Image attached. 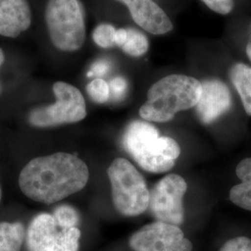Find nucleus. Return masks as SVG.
Instances as JSON below:
<instances>
[{"instance_id":"f257e3e1","label":"nucleus","mask_w":251,"mask_h":251,"mask_svg":"<svg viewBox=\"0 0 251 251\" xmlns=\"http://www.w3.org/2000/svg\"><path fill=\"white\" fill-rule=\"evenodd\" d=\"M90 177L86 163L67 152L34 158L23 169L19 185L27 198L52 204L77 193Z\"/></svg>"},{"instance_id":"f03ea898","label":"nucleus","mask_w":251,"mask_h":251,"mask_svg":"<svg viewBox=\"0 0 251 251\" xmlns=\"http://www.w3.org/2000/svg\"><path fill=\"white\" fill-rule=\"evenodd\" d=\"M201 90L202 84L195 77L185 75L165 76L148 90L140 116L147 121L169 122L180 111L197 106Z\"/></svg>"},{"instance_id":"7ed1b4c3","label":"nucleus","mask_w":251,"mask_h":251,"mask_svg":"<svg viewBox=\"0 0 251 251\" xmlns=\"http://www.w3.org/2000/svg\"><path fill=\"white\" fill-rule=\"evenodd\" d=\"M123 146L142 169L152 173L171 171L180 154L174 139L161 137L154 126L145 121H133L126 126Z\"/></svg>"},{"instance_id":"20e7f679","label":"nucleus","mask_w":251,"mask_h":251,"mask_svg":"<svg viewBox=\"0 0 251 251\" xmlns=\"http://www.w3.org/2000/svg\"><path fill=\"white\" fill-rule=\"evenodd\" d=\"M45 20L50 39L57 50L72 52L81 49L86 25L79 0H49Z\"/></svg>"},{"instance_id":"39448f33","label":"nucleus","mask_w":251,"mask_h":251,"mask_svg":"<svg viewBox=\"0 0 251 251\" xmlns=\"http://www.w3.org/2000/svg\"><path fill=\"white\" fill-rule=\"evenodd\" d=\"M114 206L122 215H141L149 207L150 192L143 175L125 158L118 157L107 171Z\"/></svg>"},{"instance_id":"423d86ee","label":"nucleus","mask_w":251,"mask_h":251,"mask_svg":"<svg viewBox=\"0 0 251 251\" xmlns=\"http://www.w3.org/2000/svg\"><path fill=\"white\" fill-rule=\"evenodd\" d=\"M56 101L52 105L36 108L29 116L31 125L48 127L72 124L83 120L87 116L86 102L80 91L65 82L54 83Z\"/></svg>"},{"instance_id":"0eeeda50","label":"nucleus","mask_w":251,"mask_h":251,"mask_svg":"<svg viewBox=\"0 0 251 251\" xmlns=\"http://www.w3.org/2000/svg\"><path fill=\"white\" fill-rule=\"evenodd\" d=\"M187 191L184 179L170 174L160 179L150 194L149 207L156 221L179 226L184 222L183 197Z\"/></svg>"},{"instance_id":"6e6552de","label":"nucleus","mask_w":251,"mask_h":251,"mask_svg":"<svg viewBox=\"0 0 251 251\" xmlns=\"http://www.w3.org/2000/svg\"><path fill=\"white\" fill-rule=\"evenodd\" d=\"M134 251H193V244L179 226L156 221L144 225L129 238Z\"/></svg>"},{"instance_id":"1a4fd4ad","label":"nucleus","mask_w":251,"mask_h":251,"mask_svg":"<svg viewBox=\"0 0 251 251\" xmlns=\"http://www.w3.org/2000/svg\"><path fill=\"white\" fill-rule=\"evenodd\" d=\"M201 84L197 113L202 123L210 124L230 110L232 96L227 85L220 79H209Z\"/></svg>"},{"instance_id":"9d476101","label":"nucleus","mask_w":251,"mask_h":251,"mask_svg":"<svg viewBox=\"0 0 251 251\" xmlns=\"http://www.w3.org/2000/svg\"><path fill=\"white\" fill-rule=\"evenodd\" d=\"M127 7L135 23L152 35H164L172 29L171 19L152 0H117Z\"/></svg>"},{"instance_id":"9b49d317","label":"nucleus","mask_w":251,"mask_h":251,"mask_svg":"<svg viewBox=\"0 0 251 251\" xmlns=\"http://www.w3.org/2000/svg\"><path fill=\"white\" fill-rule=\"evenodd\" d=\"M32 11L27 0H0V35L15 38L31 26Z\"/></svg>"},{"instance_id":"f8f14e48","label":"nucleus","mask_w":251,"mask_h":251,"mask_svg":"<svg viewBox=\"0 0 251 251\" xmlns=\"http://www.w3.org/2000/svg\"><path fill=\"white\" fill-rule=\"evenodd\" d=\"M58 227L54 216L48 213L36 216L27 232L28 251H47L58 232Z\"/></svg>"},{"instance_id":"ddd939ff","label":"nucleus","mask_w":251,"mask_h":251,"mask_svg":"<svg viewBox=\"0 0 251 251\" xmlns=\"http://www.w3.org/2000/svg\"><path fill=\"white\" fill-rule=\"evenodd\" d=\"M235 172L241 183L232 187L230 199L234 205L251 211V157L243 159Z\"/></svg>"},{"instance_id":"4468645a","label":"nucleus","mask_w":251,"mask_h":251,"mask_svg":"<svg viewBox=\"0 0 251 251\" xmlns=\"http://www.w3.org/2000/svg\"><path fill=\"white\" fill-rule=\"evenodd\" d=\"M231 82L238 92L243 106L251 117V67L242 63L233 64L229 71Z\"/></svg>"},{"instance_id":"2eb2a0df","label":"nucleus","mask_w":251,"mask_h":251,"mask_svg":"<svg viewBox=\"0 0 251 251\" xmlns=\"http://www.w3.org/2000/svg\"><path fill=\"white\" fill-rule=\"evenodd\" d=\"M21 223H0V251H20L25 239Z\"/></svg>"},{"instance_id":"dca6fc26","label":"nucleus","mask_w":251,"mask_h":251,"mask_svg":"<svg viewBox=\"0 0 251 251\" xmlns=\"http://www.w3.org/2000/svg\"><path fill=\"white\" fill-rule=\"evenodd\" d=\"M80 235V230L76 227L61 229L47 251H78Z\"/></svg>"},{"instance_id":"f3484780","label":"nucleus","mask_w":251,"mask_h":251,"mask_svg":"<svg viewBox=\"0 0 251 251\" xmlns=\"http://www.w3.org/2000/svg\"><path fill=\"white\" fill-rule=\"evenodd\" d=\"M121 49L124 52L132 57H140L147 52L149 42L143 33L134 29H127L126 40Z\"/></svg>"},{"instance_id":"a211bd4d","label":"nucleus","mask_w":251,"mask_h":251,"mask_svg":"<svg viewBox=\"0 0 251 251\" xmlns=\"http://www.w3.org/2000/svg\"><path fill=\"white\" fill-rule=\"evenodd\" d=\"M117 29L109 24H101L93 31L92 38L96 45L108 49L116 45Z\"/></svg>"},{"instance_id":"6ab92c4d","label":"nucleus","mask_w":251,"mask_h":251,"mask_svg":"<svg viewBox=\"0 0 251 251\" xmlns=\"http://www.w3.org/2000/svg\"><path fill=\"white\" fill-rule=\"evenodd\" d=\"M54 218L61 229H70L75 227L79 222V216L76 210L71 206L63 205L57 207L54 212Z\"/></svg>"},{"instance_id":"aec40b11","label":"nucleus","mask_w":251,"mask_h":251,"mask_svg":"<svg viewBox=\"0 0 251 251\" xmlns=\"http://www.w3.org/2000/svg\"><path fill=\"white\" fill-rule=\"evenodd\" d=\"M87 92L90 99L98 103H104L110 98L109 84L101 78L91 81L87 86Z\"/></svg>"},{"instance_id":"412c9836","label":"nucleus","mask_w":251,"mask_h":251,"mask_svg":"<svg viewBox=\"0 0 251 251\" xmlns=\"http://www.w3.org/2000/svg\"><path fill=\"white\" fill-rule=\"evenodd\" d=\"M220 251H251V239L239 236L228 240Z\"/></svg>"},{"instance_id":"4be33fe9","label":"nucleus","mask_w":251,"mask_h":251,"mask_svg":"<svg viewBox=\"0 0 251 251\" xmlns=\"http://www.w3.org/2000/svg\"><path fill=\"white\" fill-rule=\"evenodd\" d=\"M109 88L110 96H112V98L116 100H119L124 98L126 95V92L127 90V83L125 78L117 76L111 80L109 84Z\"/></svg>"},{"instance_id":"5701e85b","label":"nucleus","mask_w":251,"mask_h":251,"mask_svg":"<svg viewBox=\"0 0 251 251\" xmlns=\"http://www.w3.org/2000/svg\"><path fill=\"white\" fill-rule=\"evenodd\" d=\"M209 9L219 14H228L233 9V0H201Z\"/></svg>"},{"instance_id":"b1692460","label":"nucleus","mask_w":251,"mask_h":251,"mask_svg":"<svg viewBox=\"0 0 251 251\" xmlns=\"http://www.w3.org/2000/svg\"><path fill=\"white\" fill-rule=\"evenodd\" d=\"M109 70H110V63L105 60H100V61H97L92 65L91 70L88 74V75L89 76H93V75L102 76V75H106Z\"/></svg>"},{"instance_id":"393cba45","label":"nucleus","mask_w":251,"mask_h":251,"mask_svg":"<svg viewBox=\"0 0 251 251\" xmlns=\"http://www.w3.org/2000/svg\"><path fill=\"white\" fill-rule=\"evenodd\" d=\"M127 36V30L126 29H117L116 33V45L122 47L125 44Z\"/></svg>"},{"instance_id":"a878e982","label":"nucleus","mask_w":251,"mask_h":251,"mask_svg":"<svg viewBox=\"0 0 251 251\" xmlns=\"http://www.w3.org/2000/svg\"><path fill=\"white\" fill-rule=\"evenodd\" d=\"M5 62V54L3 50L0 48V67L2 66V64Z\"/></svg>"},{"instance_id":"bb28decb","label":"nucleus","mask_w":251,"mask_h":251,"mask_svg":"<svg viewBox=\"0 0 251 251\" xmlns=\"http://www.w3.org/2000/svg\"><path fill=\"white\" fill-rule=\"evenodd\" d=\"M246 52H247V55H248L249 59L251 61V42H250V43L247 45V48H246Z\"/></svg>"},{"instance_id":"cd10ccee","label":"nucleus","mask_w":251,"mask_h":251,"mask_svg":"<svg viewBox=\"0 0 251 251\" xmlns=\"http://www.w3.org/2000/svg\"><path fill=\"white\" fill-rule=\"evenodd\" d=\"M1 197H2V191H1V187H0V200H1Z\"/></svg>"}]
</instances>
